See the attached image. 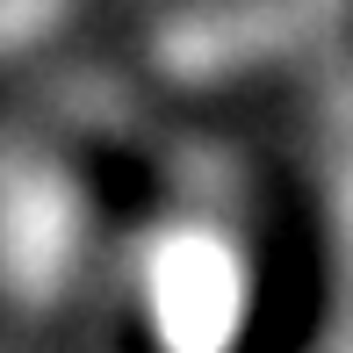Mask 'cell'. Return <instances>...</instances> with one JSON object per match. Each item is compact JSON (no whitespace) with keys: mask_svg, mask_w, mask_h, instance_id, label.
I'll list each match as a JSON object with an SVG mask.
<instances>
[{"mask_svg":"<svg viewBox=\"0 0 353 353\" xmlns=\"http://www.w3.org/2000/svg\"><path fill=\"white\" fill-rule=\"evenodd\" d=\"M252 267L223 223H166L144 245V317L159 353H231L245 339Z\"/></svg>","mask_w":353,"mask_h":353,"instance_id":"cell-1","label":"cell"},{"mask_svg":"<svg viewBox=\"0 0 353 353\" xmlns=\"http://www.w3.org/2000/svg\"><path fill=\"white\" fill-rule=\"evenodd\" d=\"M339 14H346V0H216V8L181 14L159 37V65L173 79H223V72L267 65V58L310 43Z\"/></svg>","mask_w":353,"mask_h":353,"instance_id":"cell-2","label":"cell"},{"mask_svg":"<svg viewBox=\"0 0 353 353\" xmlns=\"http://www.w3.org/2000/svg\"><path fill=\"white\" fill-rule=\"evenodd\" d=\"M79 252V195L58 173H22L0 195V260L22 296H51Z\"/></svg>","mask_w":353,"mask_h":353,"instance_id":"cell-3","label":"cell"},{"mask_svg":"<svg viewBox=\"0 0 353 353\" xmlns=\"http://www.w3.org/2000/svg\"><path fill=\"white\" fill-rule=\"evenodd\" d=\"M72 0H0V65H8L14 51H29V43H43L58 22H65Z\"/></svg>","mask_w":353,"mask_h":353,"instance_id":"cell-4","label":"cell"}]
</instances>
